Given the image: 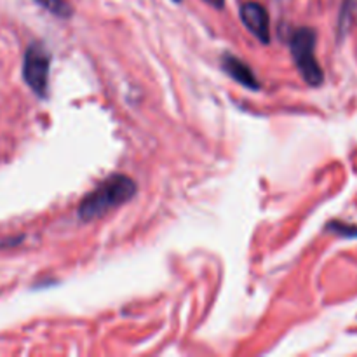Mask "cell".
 I'll return each instance as SVG.
<instances>
[{
	"label": "cell",
	"mask_w": 357,
	"mask_h": 357,
	"mask_svg": "<svg viewBox=\"0 0 357 357\" xmlns=\"http://www.w3.org/2000/svg\"><path fill=\"white\" fill-rule=\"evenodd\" d=\"M136 190L138 187L135 180L126 174H112L80 201L77 215L84 222L101 218L110 209L131 201L136 195Z\"/></svg>",
	"instance_id": "cell-1"
},
{
	"label": "cell",
	"mask_w": 357,
	"mask_h": 357,
	"mask_svg": "<svg viewBox=\"0 0 357 357\" xmlns=\"http://www.w3.org/2000/svg\"><path fill=\"white\" fill-rule=\"evenodd\" d=\"M173 2H176V3H180V2H181V0H173Z\"/></svg>",
	"instance_id": "cell-9"
},
{
	"label": "cell",
	"mask_w": 357,
	"mask_h": 357,
	"mask_svg": "<svg viewBox=\"0 0 357 357\" xmlns=\"http://www.w3.org/2000/svg\"><path fill=\"white\" fill-rule=\"evenodd\" d=\"M328 229L333 230L335 234H340V236H345V237L357 236V229H354V227L345 225V223H340V222L330 223V225H328Z\"/></svg>",
	"instance_id": "cell-7"
},
{
	"label": "cell",
	"mask_w": 357,
	"mask_h": 357,
	"mask_svg": "<svg viewBox=\"0 0 357 357\" xmlns=\"http://www.w3.org/2000/svg\"><path fill=\"white\" fill-rule=\"evenodd\" d=\"M204 2L213 6L215 9H223V6H225V0H204Z\"/></svg>",
	"instance_id": "cell-8"
},
{
	"label": "cell",
	"mask_w": 357,
	"mask_h": 357,
	"mask_svg": "<svg viewBox=\"0 0 357 357\" xmlns=\"http://www.w3.org/2000/svg\"><path fill=\"white\" fill-rule=\"evenodd\" d=\"M49 68H51V54L38 42L28 45L23 58V79L37 96L45 98L49 86Z\"/></svg>",
	"instance_id": "cell-3"
},
{
	"label": "cell",
	"mask_w": 357,
	"mask_h": 357,
	"mask_svg": "<svg viewBox=\"0 0 357 357\" xmlns=\"http://www.w3.org/2000/svg\"><path fill=\"white\" fill-rule=\"evenodd\" d=\"M35 2L58 17H70L73 13L72 6L66 0H35Z\"/></svg>",
	"instance_id": "cell-6"
},
{
	"label": "cell",
	"mask_w": 357,
	"mask_h": 357,
	"mask_svg": "<svg viewBox=\"0 0 357 357\" xmlns=\"http://www.w3.org/2000/svg\"><path fill=\"white\" fill-rule=\"evenodd\" d=\"M241 20L244 26L261 42L268 44L271 42V17L267 9L258 2H246L241 7Z\"/></svg>",
	"instance_id": "cell-4"
},
{
	"label": "cell",
	"mask_w": 357,
	"mask_h": 357,
	"mask_svg": "<svg viewBox=\"0 0 357 357\" xmlns=\"http://www.w3.org/2000/svg\"><path fill=\"white\" fill-rule=\"evenodd\" d=\"M317 33L314 28H296L289 35V49H291L293 61L298 68L300 75L309 86H321L324 73L321 65L317 63L314 49H316Z\"/></svg>",
	"instance_id": "cell-2"
},
{
	"label": "cell",
	"mask_w": 357,
	"mask_h": 357,
	"mask_svg": "<svg viewBox=\"0 0 357 357\" xmlns=\"http://www.w3.org/2000/svg\"><path fill=\"white\" fill-rule=\"evenodd\" d=\"M222 66L223 70H225V72L236 80V82L241 84V86L253 91L260 89V82H258L257 75H255L253 70H251L243 59L236 58L234 54H229V52H227V54H223L222 58Z\"/></svg>",
	"instance_id": "cell-5"
}]
</instances>
